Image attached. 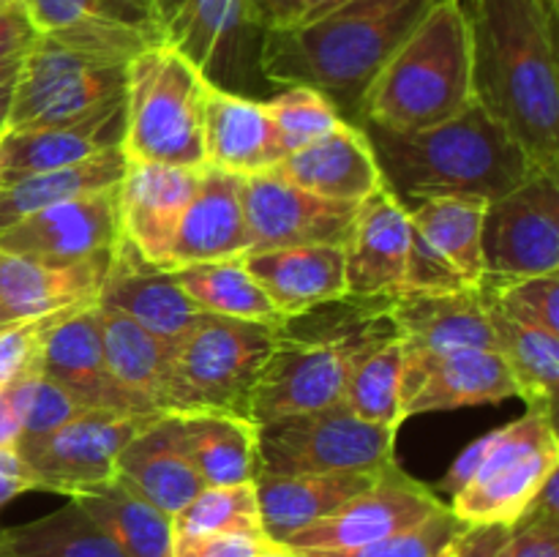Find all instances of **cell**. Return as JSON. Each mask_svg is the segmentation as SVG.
Here are the masks:
<instances>
[{
    "instance_id": "9a60e30c",
    "label": "cell",
    "mask_w": 559,
    "mask_h": 557,
    "mask_svg": "<svg viewBox=\"0 0 559 557\" xmlns=\"http://www.w3.org/2000/svg\"><path fill=\"white\" fill-rule=\"evenodd\" d=\"M243 213L251 251L287 246H344L364 202H342L311 194L278 173L243 178Z\"/></svg>"
},
{
    "instance_id": "7402d4cb",
    "label": "cell",
    "mask_w": 559,
    "mask_h": 557,
    "mask_svg": "<svg viewBox=\"0 0 559 557\" xmlns=\"http://www.w3.org/2000/svg\"><path fill=\"white\" fill-rule=\"evenodd\" d=\"M98 304L131 317L167 342L183 339L202 315L175 282V273L147 262L123 235L109 254Z\"/></svg>"
},
{
    "instance_id": "f907efd6",
    "label": "cell",
    "mask_w": 559,
    "mask_h": 557,
    "mask_svg": "<svg viewBox=\"0 0 559 557\" xmlns=\"http://www.w3.org/2000/svg\"><path fill=\"white\" fill-rule=\"evenodd\" d=\"M251 11V20L262 33L284 31L300 20L304 0H246Z\"/></svg>"
},
{
    "instance_id": "681fc988",
    "label": "cell",
    "mask_w": 559,
    "mask_h": 557,
    "mask_svg": "<svg viewBox=\"0 0 559 557\" xmlns=\"http://www.w3.org/2000/svg\"><path fill=\"white\" fill-rule=\"evenodd\" d=\"M511 530L502 524H467L453 541L448 557H502Z\"/></svg>"
},
{
    "instance_id": "6f0895ef",
    "label": "cell",
    "mask_w": 559,
    "mask_h": 557,
    "mask_svg": "<svg viewBox=\"0 0 559 557\" xmlns=\"http://www.w3.org/2000/svg\"><path fill=\"white\" fill-rule=\"evenodd\" d=\"M0 3H20V0H0Z\"/></svg>"
},
{
    "instance_id": "c3c4849f",
    "label": "cell",
    "mask_w": 559,
    "mask_h": 557,
    "mask_svg": "<svg viewBox=\"0 0 559 557\" xmlns=\"http://www.w3.org/2000/svg\"><path fill=\"white\" fill-rule=\"evenodd\" d=\"M38 31L33 27L25 5L0 3V60L22 58L36 44Z\"/></svg>"
},
{
    "instance_id": "f546056e",
    "label": "cell",
    "mask_w": 559,
    "mask_h": 557,
    "mask_svg": "<svg viewBox=\"0 0 559 557\" xmlns=\"http://www.w3.org/2000/svg\"><path fill=\"white\" fill-rule=\"evenodd\" d=\"M513 396L516 382L497 349H456L420 371L402 399V420L475 404H500Z\"/></svg>"
},
{
    "instance_id": "8992f818",
    "label": "cell",
    "mask_w": 559,
    "mask_h": 557,
    "mask_svg": "<svg viewBox=\"0 0 559 557\" xmlns=\"http://www.w3.org/2000/svg\"><path fill=\"white\" fill-rule=\"evenodd\" d=\"M207 80L167 44H151L126 66V162L202 169Z\"/></svg>"
},
{
    "instance_id": "484cf974",
    "label": "cell",
    "mask_w": 559,
    "mask_h": 557,
    "mask_svg": "<svg viewBox=\"0 0 559 557\" xmlns=\"http://www.w3.org/2000/svg\"><path fill=\"white\" fill-rule=\"evenodd\" d=\"M115 478L134 495L175 517L202 489V478L183 453L175 415L164 413L147 420L118 453Z\"/></svg>"
},
{
    "instance_id": "3957f363",
    "label": "cell",
    "mask_w": 559,
    "mask_h": 557,
    "mask_svg": "<svg viewBox=\"0 0 559 557\" xmlns=\"http://www.w3.org/2000/svg\"><path fill=\"white\" fill-rule=\"evenodd\" d=\"M360 126L374 147L382 183L404 205L431 197L495 202L535 173L527 153L478 102L431 129Z\"/></svg>"
},
{
    "instance_id": "8fae6325",
    "label": "cell",
    "mask_w": 559,
    "mask_h": 557,
    "mask_svg": "<svg viewBox=\"0 0 559 557\" xmlns=\"http://www.w3.org/2000/svg\"><path fill=\"white\" fill-rule=\"evenodd\" d=\"M484 278L516 282L559 273V178L530 173L513 191L489 202L484 213Z\"/></svg>"
},
{
    "instance_id": "277c9868",
    "label": "cell",
    "mask_w": 559,
    "mask_h": 557,
    "mask_svg": "<svg viewBox=\"0 0 559 557\" xmlns=\"http://www.w3.org/2000/svg\"><path fill=\"white\" fill-rule=\"evenodd\" d=\"M473 102L467 9L464 0H437L366 87L358 123L420 131L456 118Z\"/></svg>"
},
{
    "instance_id": "f1b7e54d",
    "label": "cell",
    "mask_w": 559,
    "mask_h": 557,
    "mask_svg": "<svg viewBox=\"0 0 559 557\" xmlns=\"http://www.w3.org/2000/svg\"><path fill=\"white\" fill-rule=\"evenodd\" d=\"M243 265L265 289L273 309L284 320H293L347 295L342 246H287V249L249 251Z\"/></svg>"
},
{
    "instance_id": "9f6ffc18",
    "label": "cell",
    "mask_w": 559,
    "mask_h": 557,
    "mask_svg": "<svg viewBox=\"0 0 559 557\" xmlns=\"http://www.w3.org/2000/svg\"><path fill=\"white\" fill-rule=\"evenodd\" d=\"M257 557H293V552L287 549V546H282V544H265L262 546V552Z\"/></svg>"
},
{
    "instance_id": "60d3db41",
    "label": "cell",
    "mask_w": 559,
    "mask_h": 557,
    "mask_svg": "<svg viewBox=\"0 0 559 557\" xmlns=\"http://www.w3.org/2000/svg\"><path fill=\"white\" fill-rule=\"evenodd\" d=\"M265 107L282 134L284 151L293 153L325 137L342 120L331 98L306 85H289L265 98Z\"/></svg>"
},
{
    "instance_id": "7bdbcfd3",
    "label": "cell",
    "mask_w": 559,
    "mask_h": 557,
    "mask_svg": "<svg viewBox=\"0 0 559 557\" xmlns=\"http://www.w3.org/2000/svg\"><path fill=\"white\" fill-rule=\"evenodd\" d=\"M480 298L486 306L502 311L524 325L544 328L559 336V273L516 278L502 284H480Z\"/></svg>"
},
{
    "instance_id": "ffe728a7",
    "label": "cell",
    "mask_w": 559,
    "mask_h": 557,
    "mask_svg": "<svg viewBox=\"0 0 559 557\" xmlns=\"http://www.w3.org/2000/svg\"><path fill=\"white\" fill-rule=\"evenodd\" d=\"M202 169L126 162L118 183L120 235L153 265L167 262L175 233L200 186Z\"/></svg>"
},
{
    "instance_id": "f6af8a7d",
    "label": "cell",
    "mask_w": 559,
    "mask_h": 557,
    "mask_svg": "<svg viewBox=\"0 0 559 557\" xmlns=\"http://www.w3.org/2000/svg\"><path fill=\"white\" fill-rule=\"evenodd\" d=\"M58 315L16 322V325H9L0 331V388H5L11 380H16L22 371L33 369V366L38 364L41 336L44 331H47L49 322Z\"/></svg>"
},
{
    "instance_id": "5b68a950",
    "label": "cell",
    "mask_w": 559,
    "mask_h": 557,
    "mask_svg": "<svg viewBox=\"0 0 559 557\" xmlns=\"http://www.w3.org/2000/svg\"><path fill=\"white\" fill-rule=\"evenodd\" d=\"M559 470L555 413L527 410L459 453L437 489L464 524L516 528L544 481Z\"/></svg>"
},
{
    "instance_id": "91938a15",
    "label": "cell",
    "mask_w": 559,
    "mask_h": 557,
    "mask_svg": "<svg viewBox=\"0 0 559 557\" xmlns=\"http://www.w3.org/2000/svg\"><path fill=\"white\" fill-rule=\"evenodd\" d=\"M142 3H147V0H142Z\"/></svg>"
},
{
    "instance_id": "b9f144b4",
    "label": "cell",
    "mask_w": 559,
    "mask_h": 557,
    "mask_svg": "<svg viewBox=\"0 0 559 557\" xmlns=\"http://www.w3.org/2000/svg\"><path fill=\"white\" fill-rule=\"evenodd\" d=\"M464 528L467 524L451 511V506H445L426 522L374 544L344 552H293V557H448L453 541Z\"/></svg>"
},
{
    "instance_id": "db71d44e",
    "label": "cell",
    "mask_w": 559,
    "mask_h": 557,
    "mask_svg": "<svg viewBox=\"0 0 559 557\" xmlns=\"http://www.w3.org/2000/svg\"><path fill=\"white\" fill-rule=\"evenodd\" d=\"M22 58H25V55H22ZM22 58L0 60V131H3L5 123H9V109H11V98H14Z\"/></svg>"
},
{
    "instance_id": "d4e9b609",
    "label": "cell",
    "mask_w": 559,
    "mask_h": 557,
    "mask_svg": "<svg viewBox=\"0 0 559 557\" xmlns=\"http://www.w3.org/2000/svg\"><path fill=\"white\" fill-rule=\"evenodd\" d=\"M243 178L222 173V169L202 167L200 186L186 208L183 218L175 233L164 268L194 265V262L229 260L246 257L251 251L249 224L243 213Z\"/></svg>"
},
{
    "instance_id": "30bf717a",
    "label": "cell",
    "mask_w": 559,
    "mask_h": 557,
    "mask_svg": "<svg viewBox=\"0 0 559 557\" xmlns=\"http://www.w3.org/2000/svg\"><path fill=\"white\" fill-rule=\"evenodd\" d=\"M126 104V66L38 36L16 76L5 129H47L96 118Z\"/></svg>"
},
{
    "instance_id": "11a10c76",
    "label": "cell",
    "mask_w": 559,
    "mask_h": 557,
    "mask_svg": "<svg viewBox=\"0 0 559 557\" xmlns=\"http://www.w3.org/2000/svg\"><path fill=\"white\" fill-rule=\"evenodd\" d=\"M347 3V0H304V9H300V20L298 22H309V20H317V16L328 14L331 9H336V5ZM295 22V25H298Z\"/></svg>"
},
{
    "instance_id": "e0dca14e",
    "label": "cell",
    "mask_w": 559,
    "mask_h": 557,
    "mask_svg": "<svg viewBox=\"0 0 559 557\" xmlns=\"http://www.w3.org/2000/svg\"><path fill=\"white\" fill-rule=\"evenodd\" d=\"M391 320L404 349L402 399L431 360L456 349H497V333L478 289L402 293Z\"/></svg>"
},
{
    "instance_id": "816d5d0a",
    "label": "cell",
    "mask_w": 559,
    "mask_h": 557,
    "mask_svg": "<svg viewBox=\"0 0 559 557\" xmlns=\"http://www.w3.org/2000/svg\"><path fill=\"white\" fill-rule=\"evenodd\" d=\"M36 484H33L31 473L22 464L16 448H0V511L9 506L14 497H20L22 491H33Z\"/></svg>"
},
{
    "instance_id": "2e32d148",
    "label": "cell",
    "mask_w": 559,
    "mask_h": 557,
    "mask_svg": "<svg viewBox=\"0 0 559 557\" xmlns=\"http://www.w3.org/2000/svg\"><path fill=\"white\" fill-rule=\"evenodd\" d=\"M118 238V186H112L55 202L0 229V251L44 265H76L109 257Z\"/></svg>"
},
{
    "instance_id": "bcb514c9",
    "label": "cell",
    "mask_w": 559,
    "mask_h": 557,
    "mask_svg": "<svg viewBox=\"0 0 559 557\" xmlns=\"http://www.w3.org/2000/svg\"><path fill=\"white\" fill-rule=\"evenodd\" d=\"M271 544L262 533H216L175 538L169 557H257Z\"/></svg>"
},
{
    "instance_id": "83f0119b",
    "label": "cell",
    "mask_w": 559,
    "mask_h": 557,
    "mask_svg": "<svg viewBox=\"0 0 559 557\" xmlns=\"http://www.w3.org/2000/svg\"><path fill=\"white\" fill-rule=\"evenodd\" d=\"M126 104L71 126L0 131V189L47 169L71 167L96 153L120 147Z\"/></svg>"
},
{
    "instance_id": "ac0fdd59",
    "label": "cell",
    "mask_w": 559,
    "mask_h": 557,
    "mask_svg": "<svg viewBox=\"0 0 559 557\" xmlns=\"http://www.w3.org/2000/svg\"><path fill=\"white\" fill-rule=\"evenodd\" d=\"M38 36L93 58L123 63L158 44L142 0H22Z\"/></svg>"
},
{
    "instance_id": "5bb4252c",
    "label": "cell",
    "mask_w": 559,
    "mask_h": 557,
    "mask_svg": "<svg viewBox=\"0 0 559 557\" xmlns=\"http://www.w3.org/2000/svg\"><path fill=\"white\" fill-rule=\"evenodd\" d=\"M448 502L437 489L404 473L396 462L385 464L369 489L344 502L336 513L320 519L284 541L289 552H344L415 528L442 511Z\"/></svg>"
},
{
    "instance_id": "7a4b0ae2",
    "label": "cell",
    "mask_w": 559,
    "mask_h": 557,
    "mask_svg": "<svg viewBox=\"0 0 559 557\" xmlns=\"http://www.w3.org/2000/svg\"><path fill=\"white\" fill-rule=\"evenodd\" d=\"M437 0H347L317 20L262 38L260 69L267 85H306L331 98L358 123L360 98L399 44Z\"/></svg>"
},
{
    "instance_id": "d6986e66",
    "label": "cell",
    "mask_w": 559,
    "mask_h": 557,
    "mask_svg": "<svg viewBox=\"0 0 559 557\" xmlns=\"http://www.w3.org/2000/svg\"><path fill=\"white\" fill-rule=\"evenodd\" d=\"M38 371L58 382L82 410L136 413L104 360L96 300L71 306L49 322L38 349Z\"/></svg>"
},
{
    "instance_id": "d6a6232c",
    "label": "cell",
    "mask_w": 559,
    "mask_h": 557,
    "mask_svg": "<svg viewBox=\"0 0 559 557\" xmlns=\"http://www.w3.org/2000/svg\"><path fill=\"white\" fill-rule=\"evenodd\" d=\"M175 420L183 453L202 484H254L260 475L254 420L229 413H183L175 415Z\"/></svg>"
},
{
    "instance_id": "44dd1931",
    "label": "cell",
    "mask_w": 559,
    "mask_h": 557,
    "mask_svg": "<svg viewBox=\"0 0 559 557\" xmlns=\"http://www.w3.org/2000/svg\"><path fill=\"white\" fill-rule=\"evenodd\" d=\"M413 224L407 205L380 189L360 205L344 249V278L353 298H396L407 278Z\"/></svg>"
},
{
    "instance_id": "1f68e13d",
    "label": "cell",
    "mask_w": 559,
    "mask_h": 557,
    "mask_svg": "<svg viewBox=\"0 0 559 557\" xmlns=\"http://www.w3.org/2000/svg\"><path fill=\"white\" fill-rule=\"evenodd\" d=\"M374 473L338 475H257V506L262 533L273 544H284L300 530L336 513L344 502L369 489Z\"/></svg>"
},
{
    "instance_id": "cb8c5ba5",
    "label": "cell",
    "mask_w": 559,
    "mask_h": 557,
    "mask_svg": "<svg viewBox=\"0 0 559 557\" xmlns=\"http://www.w3.org/2000/svg\"><path fill=\"white\" fill-rule=\"evenodd\" d=\"M276 123L265 98L240 96L207 82L205 96V162L222 173L251 178L273 173L284 162Z\"/></svg>"
},
{
    "instance_id": "f35d334b",
    "label": "cell",
    "mask_w": 559,
    "mask_h": 557,
    "mask_svg": "<svg viewBox=\"0 0 559 557\" xmlns=\"http://www.w3.org/2000/svg\"><path fill=\"white\" fill-rule=\"evenodd\" d=\"M402 371L404 349L399 339L371 349L349 371L342 404L369 424L391 426L399 431L402 420Z\"/></svg>"
},
{
    "instance_id": "52a82bcc",
    "label": "cell",
    "mask_w": 559,
    "mask_h": 557,
    "mask_svg": "<svg viewBox=\"0 0 559 557\" xmlns=\"http://www.w3.org/2000/svg\"><path fill=\"white\" fill-rule=\"evenodd\" d=\"M276 339V325L200 315L191 331L175 342L164 413L251 418V391Z\"/></svg>"
},
{
    "instance_id": "8d00e7d4",
    "label": "cell",
    "mask_w": 559,
    "mask_h": 557,
    "mask_svg": "<svg viewBox=\"0 0 559 557\" xmlns=\"http://www.w3.org/2000/svg\"><path fill=\"white\" fill-rule=\"evenodd\" d=\"M0 557H126L123 549L69 497L33 522L0 528Z\"/></svg>"
},
{
    "instance_id": "4dcf8cb0",
    "label": "cell",
    "mask_w": 559,
    "mask_h": 557,
    "mask_svg": "<svg viewBox=\"0 0 559 557\" xmlns=\"http://www.w3.org/2000/svg\"><path fill=\"white\" fill-rule=\"evenodd\" d=\"M96 306L104 360L115 386L126 393L136 413L164 415L175 342L145 331L131 317L102 306L98 300Z\"/></svg>"
},
{
    "instance_id": "4316f807",
    "label": "cell",
    "mask_w": 559,
    "mask_h": 557,
    "mask_svg": "<svg viewBox=\"0 0 559 557\" xmlns=\"http://www.w3.org/2000/svg\"><path fill=\"white\" fill-rule=\"evenodd\" d=\"M109 257L76 265H44L0 251V331L98 300Z\"/></svg>"
},
{
    "instance_id": "4fadbf2b",
    "label": "cell",
    "mask_w": 559,
    "mask_h": 557,
    "mask_svg": "<svg viewBox=\"0 0 559 557\" xmlns=\"http://www.w3.org/2000/svg\"><path fill=\"white\" fill-rule=\"evenodd\" d=\"M489 202L431 197L407 202L413 224L404 293L478 289L484 278V213Z\"/></svg>"
},
{
    "instance_id": "9c48e42d",
    "label": "cell",
    "mask_w": 559,
    "mask_h": 557,
    "mask_svg": "<svg viewBox=\"0 0 559 557\" xmlns=\"http://www.w3.org/2000/svg\"><path fill=\"white\" fill-rule=\"evenodd\" d=\"M260 475L374 473L396 462V429L358 418L344 404L257 426Z\"/></svg>"
},
{
    "instance_id": "d590c367",
    "label": "cell",
    "mask_w": 559,
    "mask_h": 557,
    "mask_svg": "<svg viewBox=\"0 0 559 557\" xmlns=\"http://www.w3.org/2000/svg\"><path fill=\"white\" fill-rule=\"evenodd\" d=\"M173 273L175 282L194 300V306L202 315L233 317V320L262 322V325L276 328L287 322L273 309L265 289L257 284L249 268L243 265V257L194 262V265L175 268Z\"/></svg>"
},
{
    "instance_id": "f5cc1de1",
    "label": "cell",
    "mask_w": 559,
    "mask_h": 557,
    "mask_svg": "<svg viewBox=\"0 0 559 557\" xmlns=\"http://www.w3.org/2000/svg\"><path fill=\"white\" fill-rule=\"evenodd\" d=\"M530 519H549V522H559V470L544 481V486L538 489V495L533 497V502L524 511L522 522Z\"/></svg>"
},
{
    "instance_id": "7dc6e473",
    "label": "cell",
    "mask_w": 559,
    "mask_h": 557,
    "mask_svg": "<svg viewBox=\"0 0 559 557\" xmlns=\"http://www.w3.org/2000/svg\"><path fill=\"white\" fill-rule=\"evenodd\" d=\"M502 557H559V522H519L506 541Z\"/></svg>"
},
{
    "instance_id": "6da1fadb",
    "label": "cell",
    "mask_w": 559,
    "mask_h": 557,
    "mask_svg": "<svg viewBox=\"0 0 559 557\" xmlns=\"http://www.w3.org/2000/svg\"><path fill=\"white\" fill-rule=\"evenodd\" d=\"M473 33L475 102L519 142L535 169H559L557 5L464 0Z\"/></svg>"
},
{
    "instance_id": "680465c9",
    "label": "cell",
    "mask_w": 559,
    "mask_h": 557,
    "mask_svg": "<svg viewBox=\"0 0 559 557\" xmlns=\"http://www.w3.org/2000/svg\"><path fill=\"white\" fill-rule=\"evenodd\" d=\"M549 3H555V5H557V3H559V0H549Z\"/></svg>"
},
{
    "instance_id": "836d02e7",
    "label": "cell",
    "mask_w": 559,
    "mask_h": 557,
    "mask_svg": "<svg viewBox=\"0 0 559 557\" xmlns=\"http://www.w3.org/2000/svg\"><path fill=\"white\" fill-rule=\"evenodd\" d=\"M71 500L123 549L126 557L173 555V517L142 500L118 478L80 491Z\"/></svg>"
},
{
    "instance_id": "603a6c76",
    "label": "cell",
    "mask_w": 559,
    "mask_h": 557,
    "mask_svg": "<svg viewBox=\"0 0 559 557\" xmlns=\"http://www.w3.org/2000/svg\"><path fill=\"white\" fill-rule=\"evenodd\" d=\"M273 173L311 194L342 202H366L385 189L369 134L347 118L311 145L287 153Z\"/></svg>"
},
{
    "instance_id": "74e56055",
    "label": "cell",
    "mask_w": 559,
    "mask_h": 557,
    "mask_svg": "<svg viewBox=\"0 0 559 557\" xmlns=\"http://www.w3.org/2000/svg\"><path fill=\"white\" fill-rule=\"evenodd\" d=\"M489 311L491 328L497 333V353L506 358L508 371L516 382V396L527 402V410L555 413L559 386V336L544 328L524 325L502 311Z\"/></svg>"
},
{
    "instance_id": "7c38bea8",
    "label": "cell",
    "mask_w": 559,
    "mask_h": 557,
    "mask_svg": "<svg viewBox=\"0 0 559 557\" xmlns=\"http://www.w3.org/2000/svg\"><path fill=\"white\" fill-rule=\"evenodd\" d=\"M156 415L85 410L69 424L16 442L36 491L74 497L115 481L118 453Z\"/></svg>"
},
{
    "instance_id": "ba28073f",
    "label": "cell",
    "mask_w": 559,
    "mask_h": 557,
    "mask_svg": "<svg viewBox=\"0 0 559 557\" xmlns=\"http://www.w3.org/2000/svg\"><path fill=\"white\" fill-rule=\"evenodd\" d=\"M158 42L202 71L211 85L262 98L271 91L260 69L265 33L246 0H147Z\"/></svg>"
},
{
    "instance_id": "ab89813d",
    "label": "cell",
    "mask_w": 559,
    "mask_h": 557,
    "mask_svg": "<svg viewBox=\"0 0 559 557\" xmlns=\"http://www.w3.org/2000/svg\"><path fill=\"white\" fill-rule=\"evenodd\" d=\"M216 533H262L254 484L202 486L194 500L173 517V538Z\"/></svg>"
},
{
    "instance_id": "e575fe53",
    "label": "cell",
    "mask_w": 559,
    "mask_h": 557,
    "mask_svg": "<svg viewBox=\"0 0 559 557\" xmlns=\"http://www.w3.org/2000/svg\"><path fill=\"white\" fill-rule=\"evenodd\" d=\"M126 173V156L120 147L96 153L80 164L47 173L31 175L16 183L0 189V229L11 227L20 218L55 205V202L71 200V197L91 194V191L112 189L120 183Z\"/></svg>"
},
{
    "instance_id": "ee69618b",
    "label": "cell",
    "mask_w": 559,
    "mask_h": 557,
    "mask_svg": "<svg viewBox=\"0 0 559 557\" xmlns=\"http://www.w3.org/2000/svg\"><path fill=\"white\" fill-rule=\"evenodd\" d=\"M80 413H85V410H82L58 382H52L49 377H44L41 371H36V375L31 377V386H27L20 440L47 435V431L69 424V420L76 418Z\"/></svg>"
}]
</instances>
